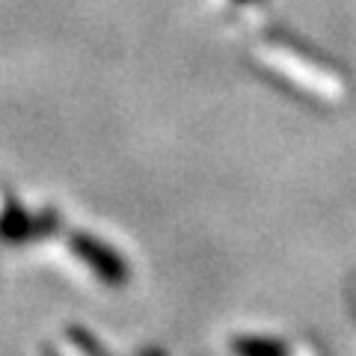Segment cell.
<instances>
[{"label": "cell", "mask_w": 356, "mask_h": 356, "mask_svg": "<svg viewBox=\"0 0 356 356\" xmlns=\"http://www.w3.org/2000/svg\"><path fill=\"white\" fill-rule=\"evenodd\" d=\"M241 353L243 356H285L280 344H273V341H241Z\"/></svg>", "instance_id": "1"}]
</instances>
